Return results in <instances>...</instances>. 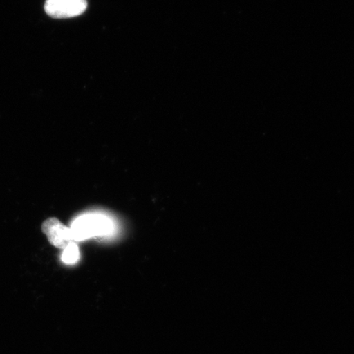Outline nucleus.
<instances>
[{
    "label": "nucleus",
    "mask_w": 354,
    "mask_h": 354,
    "mask_svg": "<svg viewBox=\"0 0 354 354\" xmlns=\"http://www.w3.org/2000/svg\"><path fill=\"white\" fill-rule=\"evenodd\" d=\"M73 240L82 241L86 239L106 234L109 231V223L99 216H82L74 221L72 228Z\"/></svg>",
    "instance_id": "nucleus-1"
},
{
    "label": "nucleus",
    "mask_w": 354,
    "mask_h": 354,
    "mask_svg": "<svg viewBox=\"0 0 354 354\" xmlns=\"http://www.w3.org/2000/svg\"><path fill=\"white\" fill-rule=\"evenodd\" d=\"M80 259V252L77 243L74 242L64 250V253L62 254V260L66 264H74L77 262Z\"/></svg>",
    "instance_id": "nucleus-4"
},
{
    "label": "nucleus",
    "mask_w": 354,
    "mask_h": 354,
    "mask_svg": "<svg viewBox=\"0 0 354 354\" xmlns=\"http://www.w3.org/2000/svg\"><path fill=\"white\" fill-rule=\"evenodd\" d=\"M42 232L46 234L48 242L59 250H65L70 243L74 242L71 228L66 227L55 218H48L44 221Z\"/></svg>",
    "instance_id": "nucleus-3"
},
{
    "label": "nucleus",
    "mask_w": 354,
    "mask_h": 354,
    "mask_svg": "<svg viewBox=\"0 0 354 354\" xmlns=\"http://www.w3.org/2000/svg\"><path fill=\"white\" fill-rule=\"evenodd\" d=\"M86 0H46L44 10L55 19H69L86 10Z\"/></svg>",
    "instance_id": "nucleus-2"
}]
</instances>
